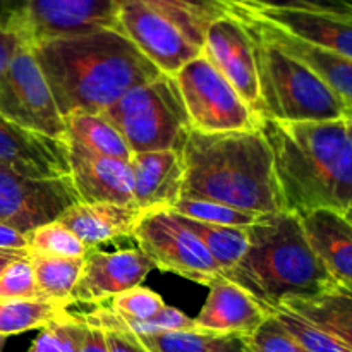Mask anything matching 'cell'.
I'll list each match as a JSON object with an SVG mask.
<instances>
[{
  "mask_svg": "<svg viewBox=\"0 0 352 352\" xmlns=\"http://www.w3.org/2000/svg\"><path fill=\"white\" fill-rule=\"evenodd\" d=\"M31 48L64 119L72 112L103 113L134 86L162 74L119 30Z\"/></svg>",
  "mask_w": 352,
  "mask_h": 352,
  "instance_id": "6da1fadb",
  "label": "cell"
},
{
  "mask_svg": "<svg viewBox=\"0 0 352 352\" xmlns=\"http://www.w3.org/2000/svg\"><path fill=\"white\" fill-rule=\"evenodd\" d=\"M260 131L272 150L284 210L298 217L320 208L351 215L352 138L346 119H260Z\"/></svg>",
  "mask_w": 352,
  "mask_h": 352,
  "instance_id": "7a4b0ae2",
  "label": "cell"
},
{
  "mask_svg": "<svg viewBox=\"0 0 352 352\" xmlns=\"http://www.w3.org/2000/svg\"><path fill=\"white\" fill-rule=\"evenodd\" d=\"M181 153V198L208 199L254 215L284 210L274 157L260 127L234 133L191 129Z\"/></svg>",
  "mask_w": 352,
  "mask_h": 352,
  "instance_id": "3957f363",
  "label": "cell"
},
{
  "mask_svg": "<svg viewBox=\"0 0 352 352\" xmlns=\"http://www.w3.org/2000/svg\"><path fill=\"white\" fill-rule=\"evenodd\" d=\"M248 239L244 256L223 277L246 291L268 315L289 299L313 298L337 282L309 244L296 213L282 210L258 215L248 226Z\"/></svg>",
  "mask_w": 352,
  "mask_h": 352,
  "instance_id": "277c9868",
  "label": "cell"
},
{
  "mask_svg": "<svg viewBox=\"0 0 352 352\" xmlns=\"http://www.w3.org/2000/svg\"><path fill=\"white\" fill-rule=\"evenodd\" d=\"M241 21L253 38L260 86V119L327 122L349 116V107L318 74L261 36L248 21Z\"/></svg>",
  "mask_w": 352,
  "mask_h": 352,
  "instance_id": "5b68a950",
  "label": "cell"
},
{
  "mask_svg": "<svg viewBox=\"0 0 352 352\" xmlns=\"http://www.w3.org/2000/svg\"><path fill=\"white\" fill-rule=\"evenodd\" d=\"M103 116L122 134L133 153L182 151L191 131L177 85L167 74L134 86Z\"/></svg>",
  "mask_w": 352,
  "mask_h": 352,
  "instance_id": "8992f818",
  "label": "cell"
},
{
  "mask_svg": "<svg viewBox=\"0 0 352 352\" xmlns=\"http://www.w3.org/2000/svg\"><path fill=\"white\" fill-rule=\"evenodd\" d=\"M172 78L181 93L191 129L234 133L260 127L258 113L203 54L189 60Z\"/></svg>",
  "mask_w": 352,
  "mask_h": 352,
  "instance_id": "52a82bcc",
  "label": "cell"
},
{
  "mask_svg": "<svg viewBox=\"0 0 352 352\" xmlns=\"http://www.w3.org/2000/svg\"><path fill=\"white\" fill-rule=\"evenodd\" d=\"M133 239L155 268L203 285L222 275L205 244L170 210L143 212Z\"/></svg>",
  "mask_w": 352,
  "mask_h": 352,
  "instance_id": "ba28073f",
  "label": "cell"
},
{
  "mask_svg": "<svg viewBox=\"0 0 352 352\" xmlns=\"http://www.w3.org/2000/svg\"><path fill=\"white\" fill-rule=\"evenodd\" d=\"M0 113L47 136L65 140V122L28 41L17 47L0 85Z\"/></svg>",
  "mask_w": 352,
  "mask_h": 352,
  "instance_id": "9c48e42d",
  "label": "cell"
},
{
  "mask_svg": "<svg viewBox=\"0 0 352 352\" xmlns=\"http://www.w3.org/2000/svg\"><path fill=\"white\" fill-rule=\"evenodd\" d=\"M79 201L71 175L30 177L0 164V222L19 232L57 222Z\"/></svg>",
  "mask_w": 352,
  "mask_h": 352,
  "instance_id": "30bf717a",
  "label": "cell"
},
{
  "mask_svg": "<svg viewBox=\"0 0 352 352\" xmlns=\"http://www.w3.org/2000/svg\"><path fill=\"white\" fill-rule=\"evenodd\" d=\"M117 30L162 72L174 76L201 54L165 14L144 0H117Z\"/></svg>",
  "mask_w": 352,
  "mask_h": 352,
  "instance_id": "8fae6325",
  "label": "cell"
},
{
  "mask_svg": "<svg viewBox=\"0 0 352 352\" xmlns=\"http://www.w3.org/2000/svg\"><path fill=\"white\" fill-rule=\"evenodd\" d=\"M117 0H28L23 36L30 45L117 30Z\"/></svg>",
  "mask_w": 352,
  "mask_h": 352,
  "instance_id": "7c38bea8",
  "label": "cell"
},
{
  "mask_svg": "<svg viewBox=\"0 0 352 352\" xmlns=\"http://www.w3.org/2000/svg\"><path fill=\"white\" fill-rule=\"evenodd\" d=\"M201 54L260 117V86L253 38L243 21L234 14L213 21L205 31Z\"/></svg>",
  "mask_w": 352,
  "mask_h": 352,
  "instance_id": "4fadbf2b",
  "label": "cell"
},
{
  "mask_svg": "<svg viewBox=\"0 0 352 352\" xmlns=\"http://www.w3.org/2000/svg\"><path fill=\"white\" fill-rule=\"evenodd\" d=\"M150 258L140 250H120L113 253L89 248L81 275L72 289V305H102L107 299L138 287L153 270Z\"/></svg>",
  "mask_w": 352,
  "mask_h": 352,
  "instance_id": "5bb4252c",
  "label": "cell"
},
{
  "mask_svg": "<svg viewBox=\"0 0 352 352\" xmlns=\"http://www.w3.org/2000/svg\"><path fill=\"white\" fill-rule=\"evenodd\" d=\"M0 164L30 177H67L69 143L28 129L0 113Z\"/></svg>",
  "mask_w": 352,
  "mask_h": 352,
  "instance_id": "9a60e30c",
  "label": "cell"
},
{
  "mask_svg": "<svg viewBox=\"0 0 352 352\" xmlns=\"http://www.w3.org/2000/svg\"><path fill=\"white\" fill-rule=\"evenodd\" d=\"M251 17L272 24L292 36L352 60V16L320 10L267 9L236 2Z\"/></svg>",
  "mask_w": 352,
  "mask_h": 352,
  "instance_id": "2e32d148",
  "label": "cell"
},
{
  "mask_svg": "<svg viewBox=\"0 0 352 352\" xmlns=\"http://www.w3.org/2000/svg\"><path fill=\"white\" fill-rule=\"evenodd\" d=\"M69 143V141H67ZM71 179L82 203H117L134 206L129 162L96 155L69 143Z\"/></svg>",
  "mask_w": 352,
  "mask_h": 352,
  "instance_id": "e0dca14e",
  "label": "cell"
},
{
  "mask_svg": "<svg viewBox=\"0 0 352 352\" xmlns=\"http://www.w3.org/2000/svg\"><path fill=\"white\" fill-rule=\"evenodd\" d=\"M129 165L136 208L141 212L170 210L179 201L184 181L181 151L158 150L133 153Z\"/></svg>",
  "mask_w": 352,
  "mask_h": 352,
  "instance_id": "ac0fdd59",
  "label": "cell"
},
{
  "mask_svg": "<svg viewBox=\"0 0 352 352\" xmlns=\"http://www.w3.org/2000/svg\"><path fill=\"white\" fill-rule=\"evenodd\" d=\"M232 12L239 16L241 19L248 21L261 36L270 40L272 43L277 45L285 54L292 55L294 58L301 60L302 64L308 65L315 74L322 78V81L349 107V113H352V60L351 58L337 55L333 52L320 48L316 45L308 43L305 40L292 36L272 24L263 23V21L251 17L250 14L244 12L236 2H232Z\"/></svg>",
  "mask_w": 352,
  "mask_h": 352,
  "instance_id": "d6986e66",
  "label": "cell"
},
{
  "mask_svg": "<svg viewBox=\"0 0 352 352\" xmlns=\"http://www.w3.org/2000/svg\"><path fill=\"white\" fill-rule=\"evenodd\" d=\"M208 287V298L195 318L196 329L248 336L268 316L246 291L223 275L213 278Z\"/></svg>",
  "mask_w": 352,
  "mask_h": 352,
  "instance_id": "ffe728a7",
  "label": "cell"
},
{
  "mask_svg": "<svg viewBox=\"0 0 352 352\" xmlns=\"http://www.w3.org/2000/svg\"><path fill=\"white\" fill-rule=\"evenodd\" d=\"M309 244L337 282L352 285V222L344 213L320 208L299 215Z\"/></svg>",
  "mask_w": 352,
  "mask_h": 352,
  "instance_id": "44dd1931",
  "label": "cell"
},
{
  "mask_svg": "<svg viewBox=\"0 0 352 352\" xmlns=\"http://www.w3.org/2000/svg\"><path fill=\"white\" fill-rule=\"evenodd\" d=\"M141 212L136 206L117 203H76L58 219L86 248L133 237Z\"/></svg>",
  "mask_w": 352,
  "mask_h": 352,
  "instance_id": "7402d4cb",
  "label": "cell"
},
{
  "mask_svg": "<svg viewBox=\"0 0 352 352\" xmlns=\"http://www.w3.org/2000/svg\"><path fill=\"white\" fill-rule=\"evenodd\" d=\"M280 308L298 313L352 349V285L336 282L322 294L289 299Z\"/></svg>",
  "mask_w": 352,
  "mask_h": 352,
  "instance_id": "603a6c76",
  "label": "cell"
},
{
  "mask_svg": "<svg viewBox=\"0 0 352 352\" xmlns=\"http://www.w3.org/2000/svg\"><path fill=\"white\" fill-rule=\"evenodd\" d=\"M65 140L96 155L129 162L133 151L122 134L103 113L72 112L64 119Z\"/></svg>",
  "mask_w": 352,
  "mask_h": 352,
  "instance_id": "cb8c5ba5",
  "label": "cell"
},
{
  "mask_svg": "<svg viewBox=\"0 0 352 352\" xmlns=\"http://www.w3.org/2000/svg\"><path fill=\"white\" fill-rule=\"evenodd\" d=\"M138 339L150 352H250L244 333H219L201 329L141 336Z\"/></svg>",
  "mask_w": 352,
  "mask_h": 352,
  "instance_id": "d4e9b609",
  "label": "cell"
},
{
  "mask_svg": "<svg viewBox=\"0 0 352 352\" xmlns=\"http://www.w3.org/2000/svg\"><path fill=\"white\" fill-rule=\"evenodd\" d=\"M168 17L189 40L203 47L213 21L232 14V0H144Z\"/></svg>",
  "mask_w": 352,
  "mask_h": 352,
  "instance_id": "484cf974",
  "label": "cell"
},
{
  "mask_svg": "<svg viewBox=\"0 0 352 352\" xmlns=\"http://www.w3.org/2000/svg\"><path fill=\"white\" fill-rule=\"evenodd\" d=\"M175 215V213H174ZM182 226L188 227L208 250L213 260L222 270V275L227 270L236 267L241 258L248 250V227H230V226H215V223L198 222V220L186 219V217L175 215Z\"/></svg>",
  "mask_w": 352,
  "mask_h": 352,
  "instance_id": "4316f807",
  "label": "cell"
},
{
  "mask_svg": "<svg viewBox=\"0 0 352 352\" xmlns=\"http://www.w3.org/2000/svg\"><path fill=\"white\" fill-rule=\"evenodd\" d=\"M67 302L48 298L0 301V333L6 337L43 329L58 316L67 313Z\"/></svg>",
  "mask_w": 352,
  "mask_h": 352,
  "instance_id": "83f0119b",
  "label": "cell"
},
{
  "mask_svg": "<svg viewBox=\"0 0 352 352\" xmlns=\"http://www.w3.org/2000/svg\"><path fill=\"white\" fill-rule=\"evenodd\" d=\"M28 256L40 294L54 301L72 305V289L78 284L85 258H55L33 253H28Z\"/></svg>",
  "mask_w": 352,
  "mask_h": 352,
  "instance_id": "f1b7e54d",
  "label": "cell"
},
{
  "mask_svg": "<svg viewBox=\"0 0 352 352\" xmlns=\"http://www.w3.org/2000/svg\"><path fill=\"white\" fill-rule=\"evenodd\" d=\"M88 250L89 248L58 220L28 234V253L55 258H85Z\"/></svg>",
  "mask_w": 352,
  "mask_h": 352,
  "instance_id": "f546056e",
  "label": "cell"
},
{
  "mask_svg": "<svg viewBox=\"0 0 352 352\" xmlns=\"http://www.w3.org/2000/svg\"><path fill=\"white\" fill-rule=\"evenodd\" d=\"M170 212L175 215L186 217V219L198 220V222L230 227H248L258 217L254 213L241 212V210L222 205V203L192 198H179V201L170 208Z\"/></svg>",
  "mask_w": 352,
  "mask_h": 352,
  "instance_id": "4dcf8cb0",
  "label": "cell"
},
{
  "mask_svg": "<svg viewBox=\"0 0 352 352\" xmlns=\"http://www.w3.org/2000/svg\"><path fill=\"white\" fill-rule=\"evenodd\" d=\"M82 330L85 322L67 311L41 329L28 352H78Z\"/></svg>",
  "mask_w": 352,
  "mask_h": 352,
  "instance_id": "1f68e13d",
  "label": "cell"
},
{
  "mask_svg": "<svg viewBox=\"0 0 352 352\" xmlns=\"http://www.w3.org/2000/svg\"><path fill=\"white\" fill-rule=\"evenodd\" d=\"M272 315L277 316L278 322L292 333V337L305 347L306 352H352L351 347L340 342L337 337L330 336L329 332L313 325L311 322L291 309L278 308Z\"/></svg>",
  "mask_w": 352,
  "mask_h": 352,
  "instance_id": "d6a6232c",
  "label": "cell"
},
{
  "mask_svg": "<svg viewBox=\"0 0 352 352\" xmlns=\"http://www.w3.org/2000/svg\"><path fill=\"white\" fill-rule=\"evenodd\" d=\"M164 306L165 301L162 299V296H158L151 289L138 285V287L120 292L116 298L110 299L109 308L124 320L146 322V320L153 318Z\"/></svg>",
  "mask_w": 352,
  "mask_h": 352,
  "instance_id": "836d02e7",
  "label": "cell"
},
{
  "mask_svg": "<svg viewBox=\"0 0 352 352\" xmlns=\"http://www.w3.org/2000/svg\"><path fill=\"white\" fill-rule=\"evenodd\" d=\"M248 347L250 352H306L275 315H268L258 329L248 333Z\"/></svg>",
  "mask_w": 352,
  "mask_h": 352,
  "instance_id": "e575fe53",
  "label": "cell"
},
{
  "mask_svg": "<svg viewBox=\"0 0 352 352\" xmlns=\"http://www.w3.org/2000/svg\"><path fill=\"white\" fill-rule=\"evenodd\" d=\"M43 298L36 287L30 256L19 258L0 272V301Z\"/></svg>",
  "mask_w": 352,
  "mask_h": 352,
  "instance_id": "d590c367",
  "label": "cell"
},
{
  "mask_svg": "<svg viewBox=\"0 0 352 352\" xmlns=\"http://www.w3.org/2000/svg\"><path fill=\"white\" fill-rule=\"evenodd\" d=\"M232 2L248 3V6L254 7H267V9L320 10V12L352 16V0H232Z\"/></svg>",
  "mask_w": 352,
  "mask_h": 352,
  "instance_id": "8d00e7d4",
  "label": "cell"
},
{
  "mask_svg": "<svg viewBox=\"0 0 352 352\" xmlns=\"http://www.w3.org/2000/svg\"><path fill=\"white\" fill-rule=\"evenodd\" d=\"M28 0H0V28L23 34Z\"/></svg>",
  "mask_w": 352,
  "mask_h": 352,
  "instance_id": "74e56055",
  "label": "cell"
},
{
  "mask_svg": "<svg viewBox=\"0 0 352 352\" xmlns=\"http://www.w3.org/2000/svg\"><path fill=\"white\" fill-rule=\"evenodd\" d=\"M110 352H150L138 336L124 329H102Z\"/></svg>",
  "mask_w": 352,
  "mask_h": 352,
  "instance_id": "f35d334b",
  "label": "cell"
},
{
  "mask_svg": "<svg viewBox=\"0 0 352 352\" xmlns=\"http://www.w3.org/2000/svg\"><path fill=\"white\" fill-rule=\"evenodd\" d=\"M24 40V36L17 31H9L0 28V85L3 81V76H6L7 67H9V62L12 58V55L16 54L17 47H19Z\"/></svg>",
  "mask_w": 352,
  "mask_h": 352,
  "instance_id": "ab89813d",
  "label": "cell"
},
{
  "mask_svg": "<svg viewBox=\"0 0 352 352\" xmlns=\"http://www.w3.org/2000/svg\"><path fill=\"white\" fill-rule=\"evenodd\" d=\"M78 352H110L103 330L85 322V330H82L81 344H79Z\"/></svg>",
  "mask_w": 352,
  "mask_h": 352,
  "instance_id": "60d3db41",
  "label": "cell"
},
{
  "mask_svg": "<svg viewBox=\"0 0 352 352\" xmlns=\"http://www.w3.org/2000/svg\"><path fill=\"white\" fill-rule=\"evenodd\" d=\"M0 250L28 251V234L0 222Z\"/></svg>",
  "mask_w": 352,
  "mask_h": 352,
  "instance_id": "b9f144b4",
  "label": "cell"
},
{
  "mask_svg": "<svg viewBox=\"0 0 352 352\" xmlns=\"http://www.w3.org/2000/svg\"><path fill=\"white\" fill-rule=\"evenodd\" d=\"M28 256V251H7V250H0V272L10 265L12 261L19 260V258Z\"/></svg>",
  "mask_w": 352,
  "mask_h": 352,
  "instance_id": "7bdbcfd3",
  "label": "cell"
},
{
  "mask_svg": "<svg viewBox=\"0 0 352 352\" xmlns=\"http://www.w3.org/2000/svg\"><path fill=\"white\" fill-rule=\"evenodd\" d=\"M346 124H347V131H349V134L352 138V113H349V116L346 117Z\"/></svg>",
  "mask_w": 352,
  "mask_h": 352,
  "instance_id": "ee69618b",
  "label": "cell"
},
{
  "mask_svg": "<svg viewBox=\"0 0 352 352\" xmlns=\"http://www.w3.org/2000/svg\"><path fill=\"white\" fill-rule=\"evenodd\" d=\"M3 344H6V336H2V333H0V352H2V349H3Z\"/></svg>",
  "mask_w": 352,
  "mask_h": 352,
  "instance_id": "f6af8a7d",
  "label": "cell"
},
{
  "mask_svg": "<svg viewBox=\"0 0 352 352\" xmlns=\"http://www.w3.org/2000/svg\"><path fill=\"white\" fill-rule=\"evenodd\" d=\"M347 219H349V220H351V222H352V213H351V215H347Z\"/></svg>",
  "mask_w": 352,
  "mask_h": 352,
  "instance_id": "bcb514c9",
  "label": "cell"
}]
</instances>
